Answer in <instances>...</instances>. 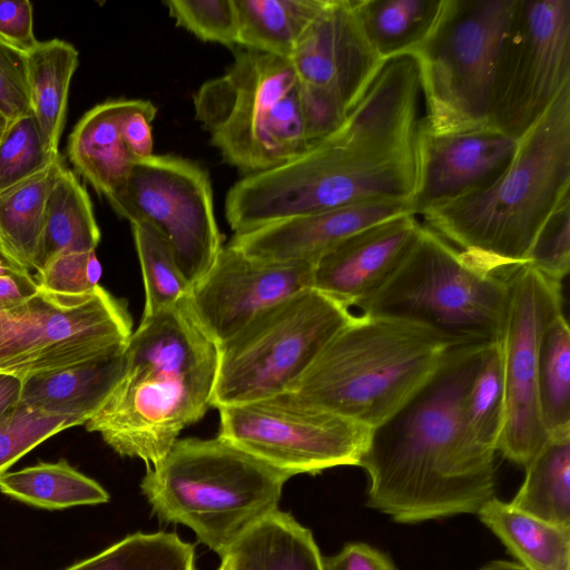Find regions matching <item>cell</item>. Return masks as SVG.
<instances>
[{
    "mask_svg": "<svg viewBox=\"0 0 570 570\" xmlns=\"http://www.w3.org/2000/svg\"><path fill=\"white\" fill-rule=\"evenodd\" d=\"M448 351L424 385L371 429L361 458L370 480L366 505L397 523L478 513L494 494V452L463 422V400L487 346Z\"/></svg>",
    "mask_w": 570,
    "mask_h": 570,
    "instance_id": "1",
    "label": "cell"
},
{
    "mask_svg": "<svg viewBox=\"0 0 570 570\" xmlns=\"http://www.w3.org/2000/svg\"><path fill=\"white\" fill-rule=\"evenodd\" d=\"M125 355L122 375L85 426L118 454L149 468L212 406L219 347L185 299L141 318Z\"/></svg>",
    "mask_w": 570,
    "mask_h": 570,
    "instance_id": "2",
    "label": "cell"
},
{
    "mask_svg": "<svg viewBox=\"0 0 570 570\" xmlns=\"http://www.w3.org/2000/svg\"><path fill=\"white\" fill-rule=\"evenodd\" d=\"M570 196V82L517 140L507 168L488 185L422 214L426 226L483 268L527 263L543 224Z\"/></svg>",
    "mask_w": 570,
    "mask_h": 570,
    "instance_id": "3",
    "label": "cell"
},
{
    "mask_svg": "<svg viewBox=\"0 0 570 570\" xmlns=\"http://www.w3.org/2000/svg\"><path fill=\"white\" fill-rule=\"evenodd\" d=\"M459 344L416 321L362 313L332 337L288 391L373 429L400 410Z\"/></svg>",
    "mask_w": 570,
    "mask_h": 570,
    "instance_id": "4",
    "label": "cell"
},
{
    "mask_svg": "<svg viewBox=\"0 0 570 570\" xmlns=\"http://www.w3.org/2000/svg\"><path fill=\"white\" fill-rule=\"evenodd\" d=\"M289 478L218 435L187 438L147 469L140 489L160 520L188 527L222 558L278 509Z\"/></svg>",
    "mask_w": 570,
    "mask_h": 570,
    "instance_id": "5",
    "label": "cell"
},
{
    "mask_svg": "<svg viewBox=\"0 0 570 570\" xmlns=\"http://www.w3.org/2000/svg\"><path fill=\"white\" fill-rule=\"evenodd\" d=\"M193 105L223 160L246 175L284 164L311 146L288 58L239 48L223 75L197 89Z\"/></svg>",
    "mask_w": 570,
    "mask_h": 570,
    "instance_id": "6",
    "label": "cell"
},
{
    "mask_svg": "<svg viewBox=\"0 0 570 570\" xmlns=\"http://www.w3.org/2000/svg\"><path fill=\"white\" fill-rule=\"evenodd\" d=\"M505 273L483 268L422 225L396 273L361 309L423 323L461 344L499 342L508 308Z\"/></svg>",
    "mask_w": 570,
    "mask_h": 570,
    "instance_id": "7",
    "label": "cell"
},
{
    "mask_svg": "<svg viewBox=\"0 0 570 570\" xmlns=\"http://www.w3.org/2000/svg\"><path fill=\"white\" fill-rule=\"evenodd\" d=\"M514 3L445 0L433 30L410 53L417 66L426 132L489 127L497 60Z\"/></svg>",
    "mask_w": 570,
    "mask_h": 570,
    "instance_id": "8",
    "label": "cell"
},
{
    "mask_svg": "<svg viewBox=\"0 0 570 570\" xmlns=\"http://www.w3.org/2000/svg\"><path fill=\"white\" fill-rule=\"evenodd\" d=\"M353 317L348 307L313 287L266 309L218 345L212 406L288 391Z\"/></svg>",
    "mask_w": 570,
    "mask_h": 570,
    "instance_id": "9",
    "label": "cell"
},
{
    "mask_svg": "<svg viewBox=\"0 0 570 570\" xmlns=\"http://www.w3.org/2000/svg\"><path fill=\"white\" fill-rule=\"evenodd\" d=\"M125 304L100 285L80 295L39 291L0 309V371L21 379L67 368L126 347Z\"/></svg>",
    "mask_w": 570,
    "mask_h": 570,
    "instance_id": "10",
    "label": "cell"
},
{
    "mask_svg": "<svg viewBox=\"0 0 570 570\" xmlns=\"http://www.w3.org/2000/svg\"><path fill=\"white\" fill-rule=\"evenodd\" d=\"M107 199L129 224L156 230L190 287L223 247L210 178L197 163L171 155L137 160Z\"/></svg>",
    "mask_w": 570,
    "mask_h": 570,
    "instance_id": "11",
    "label": "cell"
},
{
    "mask_svg": "<svg viewBox=\"0 0 570 570\" xmlns=\"http://www.w3.org/2000/svg\"><path fill=\"white\" fill-rule=\"evenodd\" d=\"M218 411V436L291 476L360 465L371 431L291 391Z\"/></svg>",
    "mask_w": 570,
    "mask_h": 570,
    "instance_id": "12",
    "label": "cell"
},
{
    "mask_svg": "<svg viewBox=\"0 0 570 570\" xmlns=\"http://www.w3.org/2000/svg\"><path fill=\"white\" fill-rule=\"evenodd\" d=\"M570 82V0H515L499 51L489 127L520 139Z\"/></svg>",
    "mask_w": 570,
    "mask_h": 570,
    "instance_id": "13",
    "label": "cell"
},
{
    "mask_svg": "<svg viewBox=\"0 0 570 570\" xmlns=\"http://www.w3.org/2000/svg\"><path fill=\"white\" fill-rule=\"evenodd\" d=\"M289 60L311 145L342 125L385 63L362 31L352 0H327Z\"/></svg>",
    "mask_w": 570,
    "mask_h": 570,
    "instance_id": "14",
    "label": "cell"
},
{
    "mask_svg": "<svg viewBox=\"0 0 570 570\" xmlns=\"http://www.w3.org/2000/svg\"><path fill=\"white\" fill-rule=\"evenodd\" d=\"M508 308L501 351L504 381V422L497 452L525 468L547 443L542 424L537 372L541 338L562 314L561 283L528 264L505 273Z\"/></svg>",
    "mask_w": 570,
    "mask_h": 570,
    "instance_id": "15",
    "label": "cell"
},
{
    "mask_svg": "<svg viewBox=\"0 0 570 570\" xmlns=\"http://www.w3.org/2000/svg\"><path fill=\"white\" fill-rule=\"evenodd\" d=\"M313 264H286L252 257L227 244L191 287L187 304L218 345L284 299L313 287Z\"/></svg>",
    "mask_w": 570,
    "mask_h": 570,
    "instance_id": "16",
    "label": "cell"
},
{
    "mask_svg": "<svg viewBox=\"0 0 570 570\" xmlns=\"http://www.w3.org/2000/svg\"><path fill=\"white\" fill-rule=\"evenodd\" d=\"M421 227L415 215L404 214L347 237L315 263L313 288L362 308L396 273Z\"/></svg>",
    "mask_w": 570,
    "mask_h": 570,
    "instance_id": "17",
    "label": "cell"
},
{
    "mask_svg": "<svg viewBox=\"0 0 570 570\" xmlns=\"http://www.w3.org/2000/svg\"><path fill=\"white\" fill-rule=\"evenodd\" d=\"M515 148L517 140L491 127L439 136L422 128L412 213L422 215L488 185L507 168Z\"/></svg>",
    "mask_w": 570,
    "mask_h": 570,
    "instance_id": "18",
    "label": "cell"
},
{
    "mask_svg": "<svg viewBox=\"0 0 570 570\" xmlns=\"http://www.w3.org/2000/svg\"><path fill=\"white\" fill-rule=\"evenodd\" d=\"M404 214L414 215L410 202H362L234 234L228 244L263 261L315 265L325 253L347 237Z\"/></svg>",
    "mask_w": 570,
    "mask_h": 570,
    "instance_id": "19",
    "label": "cell"
},
{
    "mask_svg": "<svg viewBox=\"0 0 570 570\" xmlns=\"http://www.w3.org/2000/svg\"><path fill=\"white\" fill-rule=\"evenodd\" d=\"M125 348L67 368L24 377L20 402L85 425L122 375Z\"/></svg>",
    "mask_w": 570,
    "mask_h": 570,
    "instance_id": "20",
    "label": "cell"
},
{
    "mask_svg": "<svg viewBox=\"0 0 570 570\" xmlns=\"http://www.w3.org/2000/svg\"><path fill=\"white\" fill-rule=\"evenodd\" d=\"M136 100L114 99L96 105L68 138L70 163L106 198L125 181L135 163L124 142L121 125Z\"/></svg>",
    "mask_w": 570,
    "mask_h": 570,
    "instance_id": "21",
    "label": "cell"
},
{
    "mask_svg": "<svg viewBox=\"0 0 570 570\" xmlns=\"http://www.w3.org/2000/svg\"><path fill=\"white\" fill-rule=\"evenodd\" d=\"M228 570H323V557L309 529L275 510L225 552Z\"/></svg>",
    "mask_w": 570,
    "mask_h": 570,
    "instance_id": "22",
    "label": "cell"
},
{
    "mask_svg": "<svg viewBox=\"0 0 570 570\" xmlns=\"http://www.w3.org/2000/svg\"><path fill=\"white\" fill-rule=\"evenodd\" d=\"M476 514L524 570H570V528L531 517L494 497Z\"/></svg>",
    "mask_w": 570,
    "mask_h": 570,
    "instance_id": "23",
    "label": "cell"
},
{
    "mask_svg": "<svg viewBox=\"0 0 570 570\" xmlns=\"http://www.w3.org/2000/svg\"><path fill=\"white\" fill-rule=\"evenodd\" d=\"M27 56L31 114L47 147L59 153L79 52L70 42L51 39L38 41Z\"/></svg>",
    "mask_w": 570,
    "mask_h": 570,
    "instance_id": "24",
    "label": "cell"
},
{
    "mask_svg": "<svg viewBox=\"0 0 570 570\" xmlns=\"http://www.w3.org/2000/svg\"><path fill=\"white\" fill-rule=\"evenodd\" d=\"M99 242L91 199L76 174L65 167L47 199L35 271L61 255L96 250Z\"/></svg>",
    "mask_w": 570,
    "mask_h": 570,
    "instance_id": "25",
    "label": "cell"
},
{
    "mask_svg": "<svg viewBox=\"0 0 570 570\" xmlns=\"http://www.w3.org/2000/svg\"><path fill=\"white\" fill-rule=\"evenodd\" d=\"M445 0H352L366 39L384 60L410 55L429 37Z\"/></svg>",
    "mask_w": 570,
    "mask_h": 570,
    "instance_id": "26",
    "label": "cell"
},
{
    "mask_svg": "<svg viewBox=\"0 0 570 570\" xmlns=\"http://www.w3.org/2000/svg\"><path fill=\"white\" fill-rule=\"evenodd\" d=\"M327 0H235L240 48L291 58Z\"/></svg>",
    "mask_w": 570,
    "mask_h": 570,
    "instance_id": "27",
    "label": "cell"
},
{
    "mask_svg": "<svg viewBox=\"0 0 570 570\" xmlns=\"http://www.w3.org/2000/svg\"><path fill=\"white\" fill-rule=\"evenodd\" d=\"M62 157L23 183L0 194V247L35 269L49 193L65 168Z\"/></svg>",
    "mask_w": 570,
    "mask_h": 570,
    "instance_id": "28",
    "label": "cell"
},
{
    "mask_svg": "<svg viewBox=\"0 0 570 570\" xmlns=\"http://www.w3.org/2000/svg\"><path fill=\"white\" fill-rule=\"evenodd\" d=\"M524 469L523 483L510 504L548 523L570 528V432L549 436Z\"/></svg>",
    "mask_w": 570,
    "mask_h": 570,
    "instance_id": "29",
    "label": "cell"
},
{
    "mask_svg": "<svg viewBox=\"0 0 570 570\" xmlns=\"http://www.w3.org/2000/svg\"><path fill=\"white\" fill-rule=\"evenodd\" d=\"M0 491L48 510L99 504L109 500V494L98 482L77 471L66 460L4 472L0 475Z\"/></svg>",
    "mask_w": 570,
    "mask_h": 570,
    "instance_id": "30",
    "label": "cell"
},
{
    "mask_svg": "<svg viewBox=\"0 0 570 570\" xmlns=\"http://www.w3.org/2000/svg\"><path fill=\"white\" fill-rule=\"evenodd\" d=\"M537 391L548 435L570 432V331L563 313L550 323L541 338Z\"/></svg>",
    "mask_w": 570,
    "mask_h": 570,
    "instance_id": "31",
    "label": "cell"
},
{
    "mask_svg": "<svg viewBox=\"0 0 570 570\" xmlns=\"http://www.w3.org/2000/svg\"><path fill=\"white\" fill-rule=\"evenodd\" d=\"M65 570H195V549L174 532H137Z\"/></svg>",
    "mask_w": 570,
    "mask_h": 570,
    "instance_id": "32",
    "label": "cell"
},
{
    "mask_svg": "<svg viewBox=\"0 0 570 570\" xmlns=\"http://www.w3.org/2000/svg\"><path fill=\"white\" fill-rule=\"evenodd\" d=\"M463 422L481 448L497 452L504 422V381L501 340L490 343L463 400Z\"/></svg>",
    "mask_w": 570,
    "mask_h": 570,
    "instance_id": "33",
    "label": "cell"
},
{
    "mask_svg": "<svg viewBox=\"0 0 570 570\" xmlns=\"http://www.w3.org/2000/svg\"><path fill=\"white\" fill-rule=\"evenodd\" d=\"M130 227L145 287L141 318H146L187 299L190 286L155 229L140 223Z\"/></svg>",
    "mask_w": 570,
    "mask_h": 570,
    "instance_id": "34",
    "label": "cell"
},
{
    "mask_svg": "<svg viewBox=\"0 0 570 570\" xmlns=\"http://www.w3.org/2000/svg\"><path fill=\"white\" fill-rule=\"evenodd\" d=\"M59 157L45 144L31 112L9 121L0 139V194L39 174Z\"/></svg>",
    "mask_w": 570,
    "mask_h": 570,
    "instance_id": "35",
    "label": "cell"
},
{
    "mask_svg": "<svg viewBox=\"0 0 570 570\" xmlns=\"http://www.w3.org/2000/svg\"><path fill=\"white\" fill-rule=\"evenodd\" d=\"M76 425L81 424L75 419L51 415L20 402L0 420V475L48 438Z\"/></svg>",
    "mask_w": 570,
    "mask_h": 570,
    "instance_id": "36",
    "label": "cell"
},
{
    "mask_svg": "<svg viewBox=\"0 0 570 570\" xmlns=\"http://www.w3.org/2000/svg\"><path fill=\"white\" fill-rule=\"evenodd\" d=\"M164 4L176 26L196 38L229 48L237 46L235 0H166Z\"/></svg>",
    "mask_w": 570,
    "mask_h": 570,
    "instance_id": "37",
    "label": "cell"
},
{
    "mask_svg": "<svg viewBox=\"0 0 570 570\" xmlns=\"http://www.w3.org/2000/svg\"><path fill=\"white\" fill-rule=\"evenodd\" d=\"M551 281L561 283L570 268V196L564 198L534 238L527 263Z\"/></svg>",
    "mask_w": 570,
    "mask_h": 570,
    "instance_id": "38",
    "label": "cell"
},
{
    "mask_svg": "<svg viewBox=\"0 0 570 570\" xmlns=\"http://www.w3.org/2000/svg\"><path fill=\"white\" fill-rule=\"evenodd\" d=\"M101 265L96 250L61 255L37 272L41 289L66 295L86 294L99 286Z\"/></svg>",
    "mask_w": 570,
    "mask_h": 570,
    "instance_id": "39",
    "label": "cell"
},
{
    "mask_svg": "<svg viewBox=\"0 0 570 570\" xmlns=\"http://www.w3.org/2000/svg\"><path fill=\"white\" fill-rule=\"evenodd\" d=\"M0 111L11 121L31 112L27 52L0 39Z\"/></svg>",
    "mask_w": 570,
    "mask_h": 570,
    "instance_id": "40",
    "label": "cell"
},
{
    "mask_svg": "<svg viewBox=\"0 0 570 570\" xmlns=\"http://www.w3.org/2000/svg\"><path fill=\"white\" fill-rule=\"evenodd\" d=\"M157 107L149 100L137 99L121 125L122 139L135 161L154 155L151 122Z\"/></svg>",
    "mask_w": 570,
    "mask_h": 570,
    "instance_id": "41",
    "label": "cell"
},
{
    "mask_svg": "<svg viewBox=\"0 0 570 570\" xmlns=\"http://www.w3.org/2000/svg\"><path fill=\"white\" fill-rule=\"evenodd\" d=\"M0 39L26 52L38 43L29 0H0Z\"/></svg>",
    "mask_w": 570,
    "mask_h": 570,
    "instance_id": "42",
    "label": "cell"
},
{
    "mask_svg": "<svg viewBox=\"0 0 570 570\" xmlns=\"http://www.w3.org/2000/svg\"><path fill=\"white\" fill-rule=\"evenodd\" d=\"M323 570H397L377 549L362 542L347 543L335 556L323 557Z\"/></svg>",
    "mask_w": 570,
    "mask_h": 570,
    "instance_id": "43",
    "label": "cell"
},
{
    "mask_svg": "<svg viewBox=\"0 0 570 570\" xmlns=\"http://www.w3.org/2000/svg\"><path fill=\"white\" fill-rule=\"evenodd\" d=\"M39 291L30 273L0 276V309L17 306Z\"/></svg>",
    "mask_w": 570,
    "mask_h": 570,
    "instance_id": "44",
    "label": "cell"
},
{
    "mask_svg": "<svg viewBox=\"0 0 570 570\" xmlns=\"http://www.w3.org/2000/svg\"><path fill=\"white\" fill-rule=\"evenodd\" d=\"M23 379L0 371V420L21 400Z\"/></svg>",
    "mask_w": 570,
    "mask_h": 570,
    "instance_id": "45",
    "label": "cell"
},
{
    "mask_svg": "<svg viewBox=\"0 0 570 570\" xmlns=\"http://www.w3.org/2000/svg\"><path fill=\"white\" fill-rule=\"evenodd\" d=\"M30 273L0 247V276Z\"/></svg>",
    "mask_w": 570,
    "mask_h": 570,
    "instance_id": "46",
    "label": "cell"
},
{
    "mask_svg": "<svg viewBox=\"0 0 570 570\" xmlns=\"http://www.w3.org/2000/svg\"><path fill=\"white\" fill-rule=\"evenodd\" d=\"M479 570H524V568L517 562L497 560L488 563Z\"/></svg>",
    "mask_w": 570,
    "mask_h": 570,
    "instance_id": "47",
    "label": "cell"
},
{
    "mask_svg": "<svg viewBox=\"0 0 570 570\" xmlns=\"http://www.w3.org/2000/svg\"><path fill=\"white\" fill-rule=\"evenodd\" d=\"M9 120L6 118V116L0 111V139L2 135L4 134L7 127H8Z\"/></svg>",
    "mask_w": 570,
    "mask_h": 570,
    "instance_id": "48",
    "label": "cell"
},
{
    "mask_svg": "<svg viewBox=\"0 0 570 570\" xmlns=\"http://www.w3.org/2000/svg\"><path fill=\"white\" fill-rule=\"evenodd\" d=\"M217 570H228L225 562L222 561L220 567Z\"/></svg>",
    "mask_w": 570,
    "mask_h": 570,
    "instance_id": "49",
    "label": "cell"
}]
</instances>
